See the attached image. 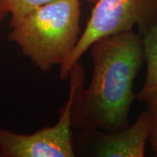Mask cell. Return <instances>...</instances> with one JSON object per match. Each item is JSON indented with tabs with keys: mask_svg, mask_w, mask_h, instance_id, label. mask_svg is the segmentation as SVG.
Returning a JSON list of instances; mask_svg holds the SVG:
<instances>
[{
	"mask_svg": "<svg viewBox=\"0 0 157 157\" xmlns=\"http://www.w3.org/2000/svg\"><path fill=\"white\" fill-rule=\"evenodd\" d=\"M93 61L87 86L79 85L73 107V128L113 132L129 126L136 94L134 83L144 62L142 39L134 30L98 39L89 48Z\"/></svg>",
	"mask_w": 157,
	"mask_h": 157,
	"instance_id": "6da1fadb",
	"label": "cell"
},
{
	"mask_svg": "<svg viewBox=\"0 0 157 157\" xmlns=\"http://www.w3.org/2000/svg\"><path fill=\"white\" fill-rule=\"evenodd\" d=\"M80 0H53L11 24L8 38L41 71L60 66L80 38Z\"/></svg>",
	"mask_w": 157,
	"mask_h": 157,
	"instance_id": "7a4b0ae2",
	"label": "cell"
},
{
	"mask_svg": "<svg viewBox=\"0 0 157 157\" xmlns=\"http://www.w3.org/2000/svg\"><path fill=\"white\" fill-rule=\"evenodd\" d=\"M156 21L157 0H98L75 48L59 66V78L67 79L72 68L98 39L135 28L141 36Z\"/></svg>",
	"mask_w": 157,
	"mask_h": 157,
	"instance_id": "3957f363",
	"label": "cell"
},
{
	"mask_svg": "<svg viewBox=\"0 0 157 157\" xmlns=\"http://www.w3.org/2000/svg\"><path fill=\"white\" fill-rule=\"evenodd\" d=\"M70 91L56 124L32 134L0 128V157H74L73 107L76 91L85 83V71L78 62L71 70Z\"/></svg>",
	"mask_w": 157,
	"mask_h": 157,
	"instance_id": "277c9868",
	"label": "cell"
},
{
	"mask_svg": "<svg viewBox=\"0 0 157 157\" xmlns=\"http://www.w3.org/2000/svg\"><path fill=\"white\" fill-rule=\"evenodd\" d=\"M90 140V155L98 157H143L149 139L150 119L142 111L133 124L123 129L105 131H82Z\"/></svg>",
	"mask_w": 157,
	"mask_h": 157,
	"instance_id": "5b68a950",
	"label": "cell"
},
{
	"mask_svg": "<svg viewBox=\"0 0 157 157\" xmlns=\"http://www.w3.org/2000/svg\"><path fill=\"white\" fill-rule=\"evenodd\" d=\"M141 39L146 75L141 89L136 94V99L145 101L148 96L157 91V21L141 35Z\"/></svg>",
	"mask_w": 157,
	"mask_h": 157,
	"instance_id": "8992f818",
	"label": "cell"
},
{
	"mask_svg": "<svg viewBox=\"0 0 157 157\" xmlns=\"http://www.w3.org/2000/svg\"><path fill=\"white\" fill-rule=\"evenodd\" d=\"M53 0H6V6L11 15L10 25L20 20L33 9Z\"/></svg>",
	"mask_w": 157,
	"mask_h": 157,
	"instance_id": "52a82bcc",
	"label": "cell"
},
{
	"mask_svg": "<svg viewBox=\"0 0 157 157\" xmlns=\"http://www.w3.org/2000/svg\"><path fill=\"white\" fill-rule=\"evenodd\" d=\"M144 102H146V109L150 119V133L148 141L155 155L157 157V91L148 96Z\"/></svg>",
	"mask_w": 157,
	"mask_h": 157,
	"instance_id": "ba28073f",
	"label": "cell"
},
{
	"mask_svg": "<svg viewBox=\"0 0 157 157\" xmlns=\"http://www.w3.org/2000/svg\"><path fill=\"white\" fill-rule=\"evenodd\" d=\"M7 15H9V11L6 6V0H0V26Z\"/></svg>",
	"mask_w": 157,
	"mask_h": 157,
	"instance_id": "9c48e42d",
	"label": "cell"
},
{
	"mask_svg": "<svg viewBox=\"0 0 157 157\" xmlns=\"http://www.w3.org/2000/svg\"><path fill=\"white\" fill-rule=\"evenodd\" d=\"M86 1H88V2H90V3H93V4H95L98 0H86Z\"/></svg>",
	"mask_w": 157,
	"mask_h": 157,
	"instance_id": "30bf717a",
	"label": "cell"
}]
</instances>
